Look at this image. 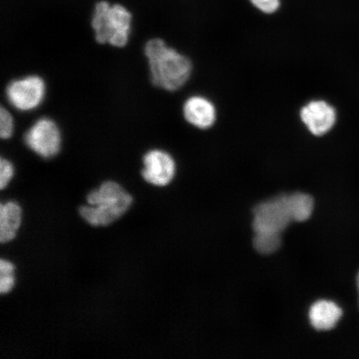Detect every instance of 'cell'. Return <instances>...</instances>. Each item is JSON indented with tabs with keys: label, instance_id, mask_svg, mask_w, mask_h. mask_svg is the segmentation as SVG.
<instances>
[{
	"label": "cell",
	"instance_id": "cell-7",
	"mask_svg": "<svg viewBox=\"0 0 359 359\" xmlns=\"http://www.w3.org/2000/svg\"><path fill=\"white\" fill-rule=\"evenodd\" d=\"M142 163V176L154 186H168L176 174L177 165L173 157L163 150L148 151L143 156Z\"/></svg>",
	"mask_w": 359,
	"mask_h": 359
},
{
	"label": "cell",
	"instance_id": "cell-10",
	"mask_svg": "<svg viewBox=\"0 0 359 359\" xmlns=\"http://www.w3.org/2000/svg\"><path fill=\"white\" fill-rule=\"evenodd\" d=\"M342 316V309L330 300H318L312 305L309 313L312 326L320 331L333 330Z\"/></svg>",
	"mask_w": 359,
	"mask_h": 359
},
{
	"label": "cell",
	"instance_id": "cell-17",
	"mask_svg": "<svg viewBox=\"0 0 359 359\" xmlns=\"http://www.w3.org/2000/svg\"><path fill=\"white\" fill-rule=\"evenodd\" d=\"M255 7L264 13H273L280 8V0H250Z\"/></svg>",
	"mask_w": 359,
	"mask_h": 359
},
{
	"label": "cell",
	"instance_id": "cell-14",
	"mask_svg": "<svg viewBox=\"0 0 359 359\" xmlns=\"http://www.w3.org/2000/svg\"><path fill=\"white\" fill-rule=\"evenodd\" d=\"M15 266L7 260H0V293L7 294L15 285V277L13 273Z\"/></svg>",
	"mask_w": 359,
	"mask_h": 359
},
{
	"label": "cell",
	"instance_id": "cell-4",
	"mask_svg": "<svg viewBox=\"0 0 359 359\" xmlns=\"http://www.w3.org/2000/svg\"><path fill=\"white\" fill-rule=\"evenodd\" d=\"M24 141L34 154L42 158L50 159L60 154L62 134L55 121L42 118L27 130Z\"/></svg>",
	"mask_w": 359,
	"mask_h": 359
},
{
	"label": "cell",
	"instance_id": "cell-18",
	"mask_svg": "<svg viewBox=\"0 0 359 359\" xmlns=\"http://www.w3.org/2000/svg\"><path fill=\"white\" fill-rule=\"evenodd\" d=\"M356 285H357V289H358V303H359V271H358V276H357Z\"/></svg>",
	"mask_w": 359,
	"mask_h": 359
},
{
	"label": "cell",
	"instance_id": "cell-15",
	"mask_svg": "<svg viewBox=\"0 0 359 359\" xmlns=\"http://www.w3.org/2000/svg\"><path fill=\"white\" fill-rule=\"evenodd\" d=\"M15 131V120L11 111L4 106L0 109V137L7 140L13 136Z\"/></svg>",
	"mask_w": 359,
	"mask_h": 359
},
{
	"label": "cell",
	"instance_id": "cell-8",
	"mask_svg": "<svg viewBox=\"0 0 359 359\" xmlns=\"http://www.w3.org/2000/svg\"><path fill=\"white\" fill-rule=\"evenodd\" d=\"M300 118L313 136L321 137L330 131L336 123V111L323 100L309 102L300 110Z\"/></svg>",
	"mask_w": 359,
	"mask_h": 359
},
{
	"label": "cell",
	"instance_id": "cell-12",
	"mask_svg": "<svg viewBox=\"0 0 359 359\" xmlns=\"http://www.w3.org/2000/svg\"><path fill=\"white\" fill-rule=\"evenodd\" d=\"M292 222H302L311 218L314 208L313 197L303 192L285 196Z\"/></svg>",
	"mask_w": 359,
	"mask_h": 359
},
{
	"label": "cell",
	"instance_id": "cell-1",
	"mask_svg": "<svg viewBox=\"0 0 359 359\" xmlns=\"http://www.w3.org/2000/svg\"><path fill=\"white\" fill-rule=\"evenodd\" d=\"M150 79L154 86L165 91L175 92L182 88L192 73L191 61L163 39L149 40L144 47Z\"/></svg>",
	"mask_w": 359,
	"mask_h": 359
},
{
	"label": "cell",
	"instance_id": "cell-6",
	"mask_svg": "<svg viewBox=\"0 0 359 359\" xmlns=\"http://www.w3.org/2000/svg\"><path fill=\"white\" fill-rule=\"evenodd\" d=\"M291 222L285 196L262 202L254 210L255 232L281 233Z\"/></svg>",
	"mask_w": 359,
	"mask_h": 359
},
{
	"label": "cell",
	"instance_id": "cell-9",
	"mask_svg": "<svg viewBox=\"0 0 359 359\" xmlns=\"http://www.w3.org/2000/svg\"><path fill=\"white\" fill-rule=\"evenodd\" d=\"M183 116L187 122L199 129L212 128L217 119V111L212 102L201 96H192L184 103Z\"/></svg>",
	"mask_w": 359,
	"mask_h": 359
},
{
	"label": "cell",
	"instance_id": "cell-3",
	"mask_svg": "<svg viewBox=\"0 0 359 359\" xmlns=\"http://www.w3.org/2000/svg\"><path fill=\"white\" fill-rule=\"evenodd\" d=\"M132 15L120 4L97 3L94 10L92 27L98 43L123 48L131 33Z\"/></svg>",
	"mask_w": 359,
	"mask_h": 359
},
{
	"label": "cell",
	"instance_id": "cell-16",
	"mask_svg": "<svg viewBox=\"0 0 359 359\" xmlns=\"http://www.w3.org/2000/svg\"><path fill=\"white\" fill-rule=\"evenodd\" d=\"M13 174H15V168L11 161L2 157L0 160V188L2 190L11 182Z\"/></svg>",
	"mask_w": 359,
	"mask_h": 359
},
{
	"label": "cell",
	"instance_id": "cell-5",
	"mask_svg": "<svg viewBox=\"0 0 359 359\" xmlns=\"http://www.w3.org/2000/svg\"><path fill=\"white\" fill-rule=\"evenodd\" d=\"M8 103L18 111H33L40 105L46 95V84L38 75L13 80L6 88Z\"/></svg>",
	"mask_w": 359,
	"mask_h": 359
},
{
	"label": "cell",
	"instance_id": "cell-13",
	"mask_svg": "<svg viewBox=\"0 0 359 359\" xmlns=\"http://www.w3.org/2000/svg\"><path fill=\"white\" fill-rule=\"evenodd\" d=\"M281 233L255 232L253 245L255 250L262 255H271L280 248Z\"/></svg>",
	"mask_w": 359,
	"mask_h": 359
},
{
	"label": "cell",
	"instance_id": "cell-2",
	"mask_svg": "<svg viewBox=\"0 0 359 359\" xmlns=\"http://www.w3.org/2000/svg\"><path fill=\"white\" fill-rule=\"evenodd\" d=\"M88 205L79 209L85 221L93 226H106L128 212L133 204V197L122 186L115 182H105L100 188L89 193Z\"/></svg>",
	"mask_w": 359,
	"mask_h": 359
},
{
	"label": "cell",
	"instance_id": "cell-11",
	"mask_svg": "<svg viewBox=\"0 0 359 359\" xmlns=\"http://www.w3.org/2000/svg\"><path fill=\"white\" fill-rule=\"evenodd\" d=\"M21 208L15 202L0 205V241L8 243L15 239L21 224Z\"/></svg>",
	"mask_w": 359,
	"mask_h": 359
}]
</instances>
